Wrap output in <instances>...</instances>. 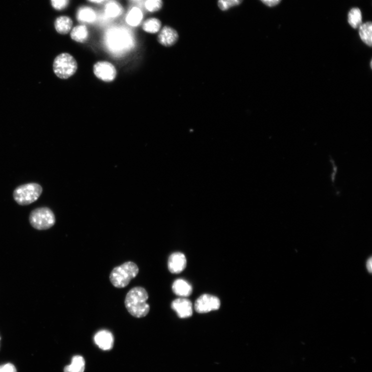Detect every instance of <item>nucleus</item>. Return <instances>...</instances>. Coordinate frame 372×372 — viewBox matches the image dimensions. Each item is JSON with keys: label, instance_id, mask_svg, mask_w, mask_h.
Listing matches in <instances>:
<instances>
[{"label": "nucleus", "instance_id": "f257e3e1", "mask_svg": "<svg viewBox=\"0 0 372 372\" xmlns=\"http://www.w3.org/2000/svg\"><path fill=\"white\" fill-rule=\"evenodd\" d=\"M108 51L116 55H122L132 50L135 41L132 34L123 26H113L107 30L104 37Z\"/></svg>", "mask_w": 372, "mask_h": 372}, {"label": "nucleus", "instance_id": "f03ea898", "mask_svg": "<svg viewBox=\"0 0 372 372\" xmlns=\"http://www.w3.org/2000/svg\"><path fill=\"white\" fill-rule=\"evenodd\" d=\"M147 291L143 288H134L128 293L125 300L126 306L128 312L136 318L146 316L150 312V305Z\"/></svg>", "mask_w": 372, "mask_h": 372}, {"label": "nucleus", "instance_id": "7ed1b4c3", "mask_svg": "<svg viewBox=\"0 0 372 372\" xmlns=\"http://www.w3.org/2000/svg\"><path fill=\"white\" fill-rule=\"evenodd\" d=\"M138 273V268L136 264L128 262L113 270L110 275V280L116 288H124L129 284Z\"/></svg>", "mask_w": 372, "mask_h": 372}, {"label": "nucleus", "instance_id": "20e7f679", "mask_svg": "<svg viewBox=\"0 0 372 372\" xmlns=\"http://www.w3.org/2000/svg\"><path fill=\"white\" fill-rule=\"evenodd\" d=\"M43 189L36 182H30L18 186L13 192V198L21 206H26L35 202L40 196Z\"/></svg>", "mask_w": 372, "mask_h": 372}, {"label": "nucleus", "instance_id": "39448f33", "mask_svg": "<svg viewBox=\"0 0 372 372\" xmlns=\"http://www.w3.org/2000/svg\"><path fill=\"white\" fill-rule=\"evenodd\" d=\"M53 69L56 76L62 80H67L76 72L78 69L76 60L71 54L63 53L54 59Z\"/></svg>", "mask_w": 372, "mask_h": 372}, {"label": "nucleus", "instance_id": "423d86ee", "mask_svg": "<svg viewBox=\"0 0 372 372\" xmlns=\"http://www.w3.org/2000/svg\"><path fill=\"white\" fill-rule=\"evenodd\" d=\"M56 216L52 210L48 207L34 209L29 215L31 226L38 230H46L52 228L56 224Z\"/></svg>", "mask_w": 372, "mask_h": 372}, {"label": "nucleus", "instance_id": "0eeeda50", "mask_svg": "<svg viewBox=\"0 0 372 372\" xmlns=\"http://www.w3.org/2000/svg\"><path fill=\"white\" fill-rule=\"evenodd\" d=\"M93 72L98 78L104 82H112L116 78L117 71L110 62L100 61L93 67Z\"/></svg>", "mask_w": 372, "mask_h": 372}, {"label": "nucleus", "instance_id": "6e6552de", "mask_svg": "<svg viewBox=\"0 0 372 372\" xmlns=\"http://www.w3.org/2000/svg\"><path fill=\"white\" fill-rule=\"evenodd\" d=\"M221 305L218 298L210 294H204L196 302L194 308L198 314H206L218 310Z\"/></svg>", "mask_w": 372, "mask_h": 372}, {"label": "nucleus", "instance_id": "1a4fd4ad", "mask_svg": "<svg viewBox=\"0 0 372 372\" xmlns=\"http://www.w3.org/2000/svg\"><path fill=\"white\" fill-rule=\"evenodd\" d=\"M172 308L181 318H190L193 314L192 303L186 298H181L174 300L172 304Z\"/></svg>", "mask_w": 372, "mask_h": 372}, {"label": "nucleus", "instance_id": "9d476101", "mask_svg": "<svg viewBox=\"0 0 372 372\" xmlns=\"http://www.w3.org/2000/svg\"><path fill=\"white\" fill-rule=\"evenodd\" d=\"M187 266L185 256L180 252H176L170 255L168 260V269L172 274L182 272Z\"/></svg>", "mask_w": 372, "mask_h": 372}, {"label": "nucleus", "instance_id": "9b49d317", "mask_svg": "<svg viewBox=\"0 0 372 372\" xmlns=\"http://www.w3.org/2000/svg\"><path fill=\"white\" fill-rule=\"evenodd\" d=\"M178 39L176 30L168 26L164 27L158 36V41L162 46H170L174 45Z\"/></svg>", "mask_w": 372, "mask_h": 372}, {"label": "nucleus", "instance_id": "f8f14e48", "mask_svg": "<svg viewBox=\"0 0 372 372\" xmlns=\"http://www.w3.org/2000/svg\"><path fill=\"white\" fill-rule=\"evenodd\" d=\"M95 342L102 350H110L114 344V338L112 333L108 330L98 332L94 336Z\"/></svg>", "mask_w": 372, "mask_h": 372}, {"label": "nucleus", "instance_id": "ddd939ff", "mask_svg": "<svg viewBox=\"0 0 372 372\" xmlns=\"http://www.w3.org/2000/svg\"><path fill=\"white\" fill-rule=\"evenodd\" d=\"M174 292L176 296L186 298L190 296L192 292V288L190 284L183 279H178L172 286Z\"/></svg>", "mask_w": 372, "mask_h": 372}, {"label": "nucleus", "instance_id": "4468645a", "mask_svg": "<svg viewBox=\"0 0 372 372\" xmlns=\"http://www.w3.org/2000/svg\"><path fill=\"white\" fill-rule=\"evenodd\" d=\"M76 18L82 22L92 23L96 19V14L91 8L82 6L77 12Z\"/></svg>", "mask_w": 372, "mask_h": 372}, {"label": "nucleus", "instance_id": "2eb2a0df", "mask_svg": "<svg viewBox=\"0 0 372 372\" xmlns=\"http://www.w3.org/2000/svg\"><path fill=\"white\" fill-rule=\"evenodd\" d=\"M54 26L58 34L63 35L67 34L72 29V21L68 16H60L56 20Z\"/></svg>", "mask_w": 372, "mask_h": 372}, {"label": "nucleus", "instance_id": "dca6fc26", "mask_svg": "<svg viewBox=\"0 0 372 372\" xmlns=\"http://www.w3.org/2000/svg\"><path fill=\"white\" fill-rule=\"evenodd\" d=\"M88 30L84 25L75 26L72 30L70 37L72 40L78 42H86L88 38Z\"/></svg>", "mask_w": 372, "mask_h": 372}, {"label": "nucleus", "instance_id": "f3484780", "mask_svg": "<svg viewBox=\"0 0 372 372\" xmlns=\"http://www.w3.org/2000/svg\"><path fill=\"white\" fill-rule=\"evenodd\" d=\"M143 19V14L140 9L134 7L128 13L126 21L128 24L132 26H137L140 24Z\"/></svg>", "mask_w": 372, "mask_h": 372}, {"label": "nucleus", "instance_id": "a211bd4d", "mask_svg": "<svg viewBox=\"0 0 372 372\" xmlns=\"http://www.w3.org/2000/svg\"><path fill=\"white\" fill-rule=\"evenodd\" d=\"M360 36L362 41L366 45L372 44V24L367 22L362 24L359 28Z\"/></svg>", "mask_w": 372, "mask_h": 372}, {"label": "nucleus", "instance_id": "6ab92c4d", "mask_svg": "<svg viewBox=\"0 0 372 372\" xmlns=\"http://www.w3.org/2000/svg\"><path fill=\"white\" fill-rule=\"evenodd\" d=\"M85 370V360L82 356H75L72 358V363L66 366L64 372H84Z\"/></svg>", "mask_w": 372, "mask_h": 372}, {"label": "nucleus", "instance_id": "aec40b11", "mask_svg": "<svg viewBox=\"0 0 372 372\" xmlns=\"http://www.w3.org/2000/svg\"><path fill=\"white\" fill-rule=\"evenodd\" d=\"M348 22L354 28H360L362 24V14L360 10L358 8L350 10L348 15Z\"/></svg>", "mask_w": 372, "mask_h": 372}, {"label": "nucleus", "instance_id": "412c9836", "mask_svg": "<svg viewBox=\"0 0 372 372\" xmlns=\"http://www.w3.org/2000/svg\"><path fill=\"white\" fill-rule=\"evenodd\" d=\"M122 11L121 5L115 1L108 3L104 10L106 16L110 18H116L120 16L122 13Z\"/></svg>", "mask_w": 372, "mask_h": 372}, {"label": "nucleus", "instance_id": "4be33fe9", "mask_svg": "<svg viewBox=\"0 0 372 372\" xmlns=\"http://www.w3.org/2000/svg\"><path fill=\"white\" fill-rule=\"evenodd\" d=\"M162 27L161 22L157 18H152L146 20L142 28L146 32L155 34L159 32Z\"/></svg>", "mask_w": 372, "mask_h": 372}, {"label": "nucleus", "instance_id": "5701e85b", "mask_svg": "<svg viewBox=\"0 0 372 372\" xmlns=\"http://www.w3.org/2000/svg\"><path fill=\"white\" fill-rule=\"evenodd\" d=\"M162 0H146L145 6L150 12H154L159 11L162 7Z\"/></svg>", "mask_w": 372, "mask_h": 372}, {"label": "nucleus", "instance_id": "b1692460", "mask_svg": "<svg viewBox=\"0 0 372 372\" xmlns=\"http://www.w3.org/2000/svg\"><path fill=\"white\" fill-rule=\"evenodd\" d=\"M243 0H218V6L220 8L226 11L230 8L240 5Z\"/></svg>", "mask_w": 372, "mask_h": 372}, {"label": "nucleus", "instance_id": "393cba45", "mask_svg": "<svg viewBox=\"0 0 372 372\" xmlns=\"http://www.w3.org/2000/svg\"><path fill=\"white\" fill-rule=\"evenodd\" d=\"M53 7L56 10L65 9L69 4L70 0H51Z\"/></svg>", "mask_w": 372, "mask_h": 372}, {"label": "nucleus", "instance_id": "a878e982", "mask_svg": "<svg viewBox=\"0 0 372 372\" xmlns=\"http://www.w3.org/2000/svg\"><path fill=\"white\" fill-rule=\"evenodd\" d=\"M0 372H17L16 368L12 364L0 366Z\"/></svg>", "mask_w": 372, "mask_h": 372}, {"label": "nucleus", "instance_id": "bb28decb", "mask_svg": "<svg viewBox=\"0 0 372 372\" xmlns=\"http://www.w3.org/2000/svg\"><path fill=\"white\" fill-rule=\"evenodd\" d=\"M260 1L268 6L273 7L280 4L282 0H260Z\"/></svg>", "mask_w": 372, "mask_h": 372}, {"label": "nucleus", "instance_id": "cd10ccee", "mask_svg": "<svg viewBox=\"0 0 372 372\" xmlns=\"http://www.w3.org/2000/svg\"><path fill=\"white\" fill-rule=\"evenodd\" d=\"M366 267L367 272L370 274L372 272V257L370 256L368 258L366 262Z\"/></svg>", "mask_w": 372, "mask_h": 372}, {"label": "nucleus", "instance_id": "c85d7f7f", "mask_svg": "<svg viewBox=\"0 0 372 372\" xmlns=\"http://www.w3.org/2000/svg\"><path fill=\"white\" fill-rule=\"evenodd\" d=\"M90 2L96 4H100L104 1V0H88Z\"/></svg>", "mask_w": 372, "mask_h": 372}, {"label": "nucleus", "instance_id": "c756f323", "mask_svg": "<svg viewBox=\"0 0 372 372\" xmlns=\"http://www.w3.org/2000/svg\"><path fill=\"white\" fill-rule=\"evenodd\" d=\"M0 340H1V338H0Z\"/></svg>", "mask_w": 372, "mask_h": 372}]
</instances>
